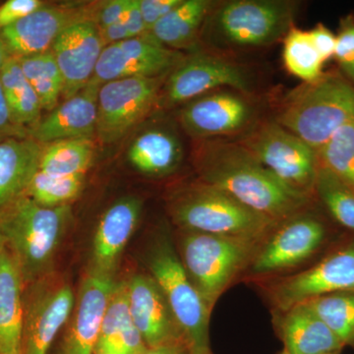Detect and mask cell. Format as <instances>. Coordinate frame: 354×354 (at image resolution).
I'll return each mask as SVG.
<instances>
[{
  "instance_id": "1",
  "label": "cell",
  "mask_w": 354,
  "mask_h": 354,
  "mask_svg": "<svg viewBox=\"0 0 354 354\" xmlns=\"http://www.w3.org/2000/svg\"><path fill=\"white\" fill-rule=\"evenodd\" d=\"M195 160L202 183L227 193L276 225L309 209L313 200L279 183L239 140H203Z\"/></svg>"
},
{
  "instance_id": "2",
  "label": "cell",
  "mask_w": 354,
  "mask_h": 354,
  "mask_svg": "<svg viewBox=\"0 0 354 354\" xmlns=\"http://www.w3.org/2000/svg\"><path fill=\"white\" fill-rule=\"evenodd\" d=\"M276 121L318 153L337 130L354 121V84L339 74H323L292 91Z\"/></svg>"
},
{
  "instance_id": "3",
  "label": "cell",
  "mask_w": 354,
  "mask_h": 354,
  "mask_svg": "<svg viewBox=\"0 0 354 354\" xmlns=\"http://www.w3.org/2000/svg\"><path fill=\"white\" fill-rule=\"evenodd\" d=\"M295 13V3L286 0L220 2L209 11L200 37L220 53L262 48L286 37Z\"/></svg>"
},
{
  "instance_id": "4",
  "label": "cell",
  "mask_w": 354,
  "mask_h": 354,
  "mask_svg": "<svg viewBox=\"0 0 354 354\" xmlns=\"http://www.w3.org/2000/svg\"><path fill=\"white\" fill-rule=\"evenodd\" d=\"M70 206H41L26 196L0 215V235L19 268L24 286L50 274L70 218Z\"/></svg>"
},
{
  "instance_id": "5",
  "label": "cell",
  "mask_w": 354,
  "mask_h": 354,
  "mask_svg": "<svg viewBox=\"0 0 354 354\" xmlns=\"http://www.w3.org/2000/svg\"><path fill=\"white\" fill-rule=\"evenodd\" d=\"M171 213L177 225L186 232L260 243L277 225L227 193L204 183L177 198Z\"/></svg>"
},
{
  "instance_id": "6",
  "label": "cell",
  "mask_w": 354,
  "mask_h": 354,
  "mask_svg": "<svg viewBox=\"0 0 354 354\" xmlns=\"http://www.w3.org/2000/svg\"><path fill=\"white\" fill-rule=\"evenodd\" d=\"M262 243L185 230L181 262L211 311L228 286L248 270Z\"/></svg>"
},
{
  "instance_id": "7",
  "label": "cell",
  "mask_w": 354,
  "mask_h": 354,
  "mask_svg": "<svg viewBox=\"0 0 354 354\" xmlns=\"http://www.w3.org/2000/svg\"><path fill=\"white\" fill-rule=\"evenodd\" d=\"M239 142L288 189L313 199L318 153L276 120L256 124Z\"/></svg>"
},
{
  "instance_id": "8",
  "label": "cell",
  "mask_w": 354,
  "mask_h": 354,
  "mask_svg": "<svg viewBox=\"0 0 354 354\" xmlns=\"http://www.w3.org/2000/svg\"><path fill=\"white\" fill-rule=\"evenodd\" d=\"M149 269L190 348L209 346L212 311L190 281L180 257L167 236L158 239L153 246L149 257Z\"/></svg>"
},
{
  "instance_id": "9",
  "label": "cell",
  "mask_w": 354,
  "mask_h": 354,
  "mask_svg": "<svg viewBox=\"0 0 354 354\" xmlns=\"http://www.w3.org/2000/svg\"><path fill=\"white\" fill-rule=\"evenodd\" d=\"M74 305L71 286L53 272L25 285L20 354H48Z\"/></svg>"
},
{
  "instance_id": "10",
  "label": "cell",
  "mask_w": 354,
  "mask_h": 354,
  "mask_svg": "<svg viewBox=\"0 0 354 354\" xmlns=\"http://www.w3.org/2000/svg\"><path fill=\"white\" fill-rule=\"evenodd\" d=\"M327 227L308 209L278 223L266 237L249 266L251 276L268 277L290 271L318 252Z\"/></svg>"
},
{
  "instance_id": "11",
  "label": "cell",
  "mask_w": 354,
  "mask_h": 354,
  "mask_svg": "<svg viewBox=\"0 0 354 354\" xmlns=\"http://www.w3.org/2000/svg\"><path fill=\"white\" fill-rule=\"evenodd\" d=\"M266 290L274 311L330 293L354 291V241L304 271L272 279Z\"/></svg>"
},
{
  "instance_id": "12",
  "label": "cell",
  "mask_w": 354,
  "mask_h": 354,
  "mask_svg": "<svg viewBox=\"0 0 354 354\" xmlns=\"http://www.w3.org/2000/svg\"><path fill=\"white\" fill-rule=\"evenodd\" d=\"M221 88L250 95L252 80L241 64L212 51H195L169 74L164 90L167 106L186 104Z\"/></svg>"
},
{
  "instance_id": "13",
  "label": "cell",
  "mask_w": 354,
  "mask_h": 354,
  "mask_svg": "<svg viewBox=\"0 0 354 354\" xmlns=\"http://www.w3.org/2000/svg\"><path fill=\"white\" fill-rule=\"evenodd\" d=\"M165 77L118 79L102 84L97 97L95 134L104 143L124 137L157 104Z\"/></svg>"
},
{
  "instance_id": "14",
  "label": "cell",
  "mask_w": 354,
  "mask_h": 354,
  "mask_svg": "<svg viewBox=\"0 0 354 354\" xmlns=\"http://www.w3.org/2000/svg\"><path fill=\"white\" fill-rule=\"evenodd\" d=\"M256 116L248 94L221 88L186 102L179 118L191 137L208 140L246 134L255 127Z\"/></svg>"
},
{
  "instance_id": "15",
  "label": "cell",
  "mask_w": 354,
  "mask_h": 354,
  "mask_svg": "<svg viewBox=\"0 0 354 354\" xmlns=\"http://www.w3.org/2000/svg\"><path fill=\"white\" fill-rule=\"evenodd\" d=\"M184 57L181 51L171 50L145 34L106 46L92 80L102 85L134 77L160 78L169 75Z\"/></svg>"
},
{
  "instance_id": "16",
  "label": "cell",
  "mask_w": 354,
  "mask_h": 354,
  "mask_svg": "<svg viewBox=\"0 0 354 354\" xmlns=\"http://www.w3.org/2000/svg\"><path fill=\"white\" fill-rule=\"evenodd\" d=\"M104 48L94 16L74 21L58 36L50 50L64 78V101L92 81Z\"/></svg>"
},
{
  "instance_id": "17",
  "label": "cell",
  "mask_w": 354,
  "mask_h": 354,
  "mask_svg": "<svg viewBox=\"0 0 354 354\" xmlns=\"http://www.w3.org/2000/svg\"><path fill=\"white\" fill-rule=\"evenodd\" d=\"M97 9L44 4L38 10L0 31L10 57L21 58L51 50L58 36L74 21L97 17Z\"/></svg>"
},
{
  "instance_id": "18",
  "label": "cell",
  "mask_w": 354,
  "mask_h": 354,
  "mask_svg": "<svg viewBox=\"0 0 354 354\" xmlns=\"http://www.w3.org/2000/svg\"><path fill=\"white\" fill-rule=\"evenodd\" d=\"M115 286L106 272L95 271L84 279L59 354H94L102 320Z\"/></svg>"
},
{
  "instance_id": "19",
  "label": "cell",
  "mask_w": 354,
  "mask_h": 354,
  "mask_svg": "<svg viewBox=\"0 0 354 354\" xmlns=\"http://www.w3.org/2000/svg\"><path fill=\"white\" fill-rule=\"evenodd\" d=\"M127 291L130 316L149 348L185 339L164 293L152 277H133L127 283Z\"/></svg>"
},
{
  "instance_id": "20",
  "label": "cell",
  "mask_w": 354,
  "mask_h": 354,
  "mask_svg": "<svg viewBox=\"0 0 354 354\" xmlns=\"http://www.w3.org/2000/svg\"><path fill=\"white\" fill-rule=\"evenodd\" d=\"M101 84L91 81L78 94L41 116L30 137L41 145L62 140L92 139L97 129V97Z\"/></svg>"
},
{
  "instance_id": "21",
  "label": "cell",
  "mask_w": 354,
  "mask_h": 354,
  "mask_svg": "<svg viewBox=\"0 0 354 354\" xmlns=\"http://www.w3.org/2000/svg\"><path fill=\"white\" fill-rule=\"evenodd\" d=\"M274 328L288 354H329L344 348L306 304L274 311Z\"/></svg>"
},
{
  "instance_id": "22",
  "label": "cell",
  "mask_w": 354,
  "mask_h": 354,
  "mask_svg": "<svg viewBox=\"0 0 354 354\" xmlns=\"http://www.w3.org/2000/svg\"><path fill=\"white\" fill-rule=\"evenodd\" d=\"M43 149L31 137L0 142V215L27 195Z\"/></svg>"
},
{
  "instance_id": "23",
  "label": "cell",
  "mask_w": 354,
  "mask_h": 354,
  "mask_svg": "<svg viewBox=\"0 0 354 354\" xmlns=\"http://www.w3.org/2000/svg\"><path fill=\"white\" fill-rule=\"evenodd\" d=\"M141 209L142 203L136 197L122 198L106 209L94 237L95 271L109 274L115 266L137 227Z\"/></svg>"
},
{
  "instance_id": "24",
  "label": "cell",
  "mask_w": 354,
  "mask_h": 354,
  "mask_svg": "<svg viewBox=\"0 0 354 354\" xmlns=\"http://www.w3.org/2000/svg\"><path fill=\"white\" fill-rule=\"evenodd\" d=\"M148 349L130 316L127 283L116 285L102 320L94 354H145Z\"/></svg>"
},
{
  "instance_id": "25",
  "label": "cell",
  "mask_w": 354,
  "mask_h": 354,
  "mask_svg": "<svg viewBox=\"0 0 354 354\" xmlns=\"http://www.w3.org/2000/svg\"><path fill=\"white\" fill-rule=\"evenodd\" d=\"M24 281L4 247L0 254V354H20Z\"/></svg>"
},
{
  "instance_id": "26",
  "label": "cell",
  "mask_w": 354,
  "mask_h": 354,
  "mask_svg": "<svg viewBox=\"0 0 354 354\" xmlns=\"http://www.w3.org/2000/svg\"><path fill=\"white\" fill-rule=\"evenodd\" d=\"M127 157L130 164L141 174L165 176L180 164L183 147L174 133L153 128L142 133L133 141Z\"/></svg>"
},
{
  "instance_id": "27",
  "label": "cell",
  "mask_w": 354,
  "mask_h": 354,
  "mask_svg": "<svg viewBox=\"0 0 354 354\" xmlns=\"http://www.w3.org/2000/svg\"><path fill=\"white\" fill-rule=\"evenodd\" d=\"M214 6L209 0H183L148 34L171 50L193 48Z\"/></svg>"
},
{
  "instance_id": "28",
  "label": "cell",
  "mask_w": 354,
  "mask_h": 354,
  "mask_svg": "<svg viewBox=\"0 0 354 354\" xmlns=\"http://www.w3.org/2000/svg\"><path fill=\"white\" fill-rule=\"evenodd\" d=\"M0 84L14 121L30 131L41 120L43 109L17 58L9 57L1 67Z\"/></svg>"
},
{
  "instance_id": "29",
  "label": "cell",
  "mask_w": 354,
  "mask_h": 354,
  "mask_svg": "<svg viewBox=\"0 0 354 354\" xmlns=\"http://www.w3.org/2000/svg\"><path fill=\"white\" fill-rule=\"evenodd\" d=\"M95 145L92 139L62 140L44 145L39 171L50 176H85L93 162Z\"/></svg>"
},
{
  "instance_id": "30",
  "label": "cell",
  "mask_w": 354,
  "mask_h": 354,
  "mask_svg": "<svg viewBox=\"0 0 354 354\" xmlns=\"http://www.w3.org/2000/svg\"><path fill=\"white\" fill-rule=\"evenodd\" d=\"M17 59L26 78L38 95L43 111H53L62 97L64 83L51 50Z\"/></svg>"
},
{
  "instance_id": "31",
  "label": "cell",
  "mask_w": 354,
  "mask_h": 354,
  "mask_svg": "<svg viewBox=\"0 0 354 354\" xmlns=\"http://www.w3.org/2000/svg\"><path fill=\"white\" fill-rule=\"evenodd\" d=\"M341 341L354 348V291L330 293L304 302Z\"/></svg>"
},
{
  "instance_id": "32",
  "label": "cell",
  "mask_w": 354,
  "mask_h": 354,
  "mask_svg": "<svg viewBox=\"0 0 354 354\" xmlns=\"http://www.w3.org/2000/svg\"><path fill=\"white\" fill-rule=\"evenodd\" d=\"M283 62L290 74L305 83L323 75L324 60L312 44L309 32L291 27L283 41Z\"/></svg>"
},
{
  "instance_id": "33",
  "label": "cell",
  "mask_w": 354,
  "mask_h": 354,
  "mask_svg": "<svg viewBox=\"0 0 354 354\" xmlns=\"http://www.w3.org/2000/svg\"><path fill=\"white\" fill-rule=\"evenodd\" d=\"M317 153L319 165L354 190V121L337 130Z\"/></svg>"
},
{
  "instance_id": "34",
  "label": "cell",
  "mask_w": 354,
  "mask_h": 354,
  "mask_svg": "<svg viewBox=\"0 0 354 354\" xmlns=\"http://www.w3.org/2000/svg\"><path fill=\"white\" fill-rule=\"evenodd\" d=\"M315 195L339 225L354 232V190L319 165Z\"/></svg>"
},
{
  "instance_id": "35",
  "label": "cell",
  "mask_w": 354,
  "mask_h": 354,
  "mask_svg": "<svg viewBox=\"0 0 354 354\" xmlns=\"http://www.w3.org/2000/svg\"><path fill=\"white\" fill-rule=\"evenodd\" d=\"M85 176H57L37 171L27 191V196L48 208L69 205L83 189Z\"/></svg>"
},
{
  "instance_id": "36",
  "label": "cell",
  "mask_w": 354,
  "mask_h": 354,
  "mask_svg": "<svg viewBox=\"0 0 354 354\" xmlns=\"http://www.w3.org/2000/svg\"><path fill=\"white\" fill-rule=\"evenodd\" d=\"M46 2L41 0H7L0 6V31L38 10Z\"/></svg>"
},
{
  "instance_id": "37",
  "label": "cell",
  "mask_w": 354,
  "mask_h": 354,
  "mask_svg": "<svg viewBox=\"0 0 354 354\" xmlns=\"http://www.w3.org/2000/svg\"><path fill=\"white\" fill-rule=\"evenodd\" d=\"M183 0H139L140 9L146 26V34L152 31L153 26L174 10Z\"/></svg>"
},
{
  "instance_id": "38",
  "label": "cell",
  "mask_w": 354,
  "mask_h": 354,
  "mask_svg": "<svg viewBox=\"0 0 354 354\" xmlns=\"http://www.w3.org/2000/svg\"><path fill=\"white\" fill-rule=\"evenodd\" d=\"M30 137L29 130L20 127L14 121L0 84V142L10 138Z\"/></svg>"
},
{
  "instance_id": "39",
  "label": "cell",
  "mask_w": 354,
  "mask_h": 354,
  "mask_svg": "<svg viewBox=\"0 0 354 354\" xmlns=\"http://www.w3.org/2000/svg\"><path fill=\"white\" fill-rule=\"evenodd\" d=\"M130 3L131 0H111L102 3L97 9V17H95L97 27L100 29H104L122 19Z\"/></svg>"
},
{
  "instance_id": "40",
  "label": "cell",
  "mask_w": 354,
  "mask_h": 354,
  "mask_svg": "<svg viewBox=\"0 0 354 354\" xmlns=\"http://www.w3.org/2000/svg\"><path fill=\"white\" fill-rule=\"evenodd\" d=\"M310 39L324 62L334 57L337 36L325 25L318 24L309 31Z\"/></svg>"
},
{
  "instance_id": "41",
  "label": "cell",
  "mask_w": 354,
  "mask_h": 354,
  "mask_svg": "<svg viewBox=\"0 0 354 354\" xmlns=\"http://www.w3.org/2000/svg\"><path fill=\"white\" fill-rule=\"evenodd\" d=\"M334 57L341 66L354 62V24L344 26L337 35Z\"/></svg>"
},
{
  "instance_id": "42",
  "label": "cell",
  "mask_w": 354,
  "mask_h": 354,
  "mask_svg": "<svg viewBox=\"0 0 354 354\" xmlns=\"http://www.w3.org/2000/svg\"><path fill=\"white\" fill-rule=\"evenodd\" d=\"M123 19L129 32L130 39L137 38L146 34L145 22L140 9L139 0H131V3L128 7Z\"/></svg>"
},
{
  "instance_id": "43",
  "label": "cell",
  "mask_w": 354,
  "mask_h": 354,
  "mask_svg": "<svg viewBox=\"0 0 354 354\" xmlns=\"http://www.w3.org/2000/svg\"><path fill=\"white\" fill-rule=\"evenodd\" d=\"M123 18L113 25L108 26V27L104 28V29H100L102 41H104L106 46L130 39L129 32H128L127 25H125Z\"/></svg>"
},
{
  "instance_id": "44",
  "label": "cell",
  "mask_w": 354,
  "mask_h": 354,
  "mask_svg": "<svg viewBox=\"0 0 354 354\" xmlns=\"http://www.w3.org/2000/svg\"><path fill=\"white\" fill-rule=\"evenodd\" d=\"M190 348L188 342L181 339L150 348L145 354H190Z\"/></svg>"
},
{
  "instance_id": "45",
  "label": "cell",
  "mask_w": 354,
  "mask_h": 354,
  "mask_svg": "<svg viewBox=\"0 0 354 354\" xmlns=\"http://www.w3.org/2000/svg\"><path fill=\"white\" fill-rule=\"evenodd\" d=\"M9 57H10V55H9L6 46H4V44L2 43L1 39H0V69H1V67L3 66V64H6Z\"/></svg>"
},
{
  "instance_id": "46",
  "label": "cell",
  "mask_w": 354,
  "mask_h": 354,
  "mask_svg": "<svg viewBox=\"0 0 354 354\" xmlns=\"http://www.w3.org/2000/svg\"><path fill=\"white\" fill-rule=\"evenodd\" d=\"M342 68L344 70V73L346 74V78L354 84V62L348 64L342 65Z\"/></svg>"
},
{
  "instance_id": "47",
  "label": "cell",
  "mask_w": 354,
  "mask_h": 354,
  "mask_svg": "<svg viewBox=\"0 0 354 354\" xmlns=\"http://www.w3.org/2000/svg\"><path fill=\"white\" fill-rule=\"evenodd\" d=\"M190 354H214L209 346H203V348H190Z\"/></svg>"
},
{
  "instance_id": "48",
  "label": "cell",
  "mask_w": 354,
  "mask_h": 354,
  "mask_svg": "<svg viewBox=\"0 0 354 354\" xmlns=\"http://www.w3.org/2000/svg\"><path fill=\"white\" fill-rule=\"evenodd\" d=\"M4 247H6V244H4L3 239H2L1 235H0V254L3 251Z\"/></svg>"
},
{
  "instance_id": "49",
  "label": "cell",
  "mask_w": 354,
  "mask_h": 354,
  "mask_svg": "<svg viewBox=\"0 0 354 354\" xmlns=\"http://www.w3.org/2000/svg\"><path fill=\"white\" fill-rule=\"evenodd\" d=\"M279 354H288V353H286V351H281V353H279ZM329 354H341V353H329Z\"/></svg>"
}]
</instances>
